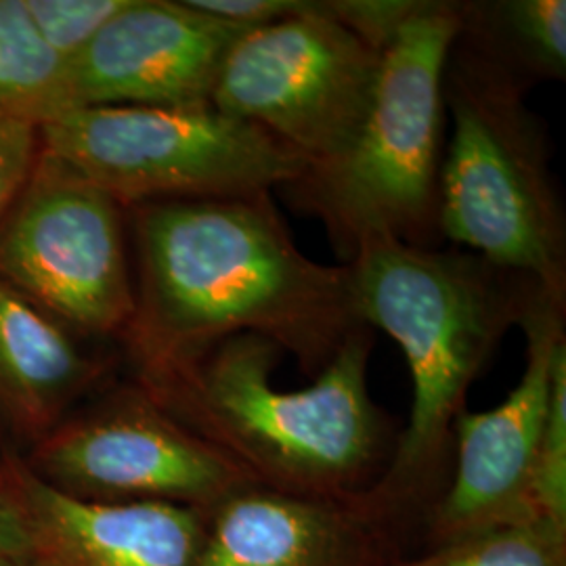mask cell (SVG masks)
I'll return each instance as SVG.
<instances>
[{"label":"cell","mask_w":566,"mask_h":566,"mask_svg":"<svg viewBox=\"0 0 566 566\" xmlns=\"http://www.w3.org/2000/svg\"><path fill=\"white\" fill-rule=\"evenodd\" d=\"M191 4L208 15L252 30L304 13L311 0H191Z\"/></svg>","instance_id":"7402d4cb"},{"label":"cell","mask_w":566,"mask_h":566,"mask_svg":"<svg viewBox=\"0 0 566 566\" xmlns=\"http://www.w3.org/2000/svg\"><path fill=\"white\" fill-rule=\"evenodd\" d=\"M565 306L542 287L531 294L518 319L526 338L525 371L497 407L458 418L451 476L426 516L420 549L542 518L533 479L554 364L566 346Z\"/></svg>","instance_id":"30bf717a"},{"label":"cell","mask_w":566,"mask_h":566,"mask_svg":"<svg viewBox=\"0 0 566 566\" xmlns=\"http://www.w3.org/2000/svg\"><path fill=\"white\" fill-rule=\"evenodd\" d=\"M44 42L61 60H74L128 0H23Z\"/></svg>","instance_id":"d6986e66"},{"label":"cell","mask_w":566,"mask_h":566,"mask_svg":"<svg viewBox=\"0 0 566 566\" xmlns=\"http://www.w3.org/2000/svg\"><path fill=\"white\" fill-rule=\"evenodd\" d=\"M371 327L353 332L313 385L282 390V348L256 334L208 346L137 382L252 481L292 497L355 502L376 485L399 432L367 390Z\"/></svg>","instance_id":"3957f363"},{"label":"cell","mask_w":566,"mask_h":566,"mask_svg":"<svg viewBox=\"0 0 566 566\" xmlns=\"http://www.w3.org/2000/svg\"><path fill=\"white\" fill-rule=\"evenodd\" d=\"M395 566H566V526L546 518L426 547Z\"/></svg>","instance_id":"e0dca14e"},{"label":"cell","mask_w":566,"mask_h":566,"mask_svg":"<svg viewBox=\"0 0 566 566\" xmlns=\"http://www.w3.org/2000/svg\"><path fill=\"white\" fill-rule=\"evenodd\" d=\"M248 30L191 0H128L70 61L72 105H208L229 49Z\"/></svg>","instance_id":"8fae6325"},{"label":"cell","mask_w":566,"mask_h":566,"mask_svg":"<svg viewBox=\"0 0 566 566\" xmlns=\"http://www.w3.org/2000/svg\"><path fill=\"white\" fill-rule=\"evenodd\" d=\"M97 346L0 280V449L25 455L112 382L120 355Z\"/></svg>","instance_id":"5bb4252c"},{"label":"cell","mask_w":566,"mask_h":566,"mask_svg":"<svg viewBox=\"0 0 566 566\" xmlns=\"http://www.w3.org/2000/svg\"><path fill=\"white\" fill-rule=\"evenodd\" d=\"M346 264L361 322L399 344L413 380L407 428L382 479L359 502L413 549L449 483L468 388L539 285L472 252L386 235L361 240Z\"/></svg>","instance_id":"7a4b0ae2"},{"label":"cell","mask_w":566,"mask_h":566,"mask_svg":"<svg viewBox=\"0 0 566 566\" xmlns=\"http://www.w3.org/2000/svg\"><path fill=\"white\" fill-rule=\"evenodd\" d=\"M458 44L531 86L565 81V0L464 2Z\"/></svg>","instance_id":"9a60e30c"},{"label":"cell","mask_w":566,"mask_h":566,"mask_svg":"<svg viewBox=\"0 0 566 566\" xmlns=\"http://www.w3.org/2000/svg\"><path fill=\"white\" fill-rule=\"evenodd\" d=\"M0 566H53L46 563L41 556L36 554H28V556H20V558H0Z\"/></svg>","instance_id":"cb8c5ba5"},{"label":"cell","mask_w":566,"mask_h":566,"mask_svg":"<svg viewBox=\"0 0 566 566\" xmlns=\"http://www.w3.org/2000/svg\"><path fill=\"white\" fill-rule=\"evenodd\" d=\"M403 535L355 502L292 497L252 485L206 514L198 566H395Z\"/></svg>","instance_id":"7c38bea8"},{"label":"cell","mask_w":566,"mask_h":566,"mask_svg":"<svg viewBox=\"0 0 566 566\" xmlns=\"http://www.w3.org/2000/svg\"><path fill=\"white\" fill-rule=\"evenodd\" d=\"M32 554V537L20 500L0 468V558Z\"/></svg>","instance_id":"603a6c76"},{"label":"cell","mask_w":566,"mask_h":566,"mask_svg":"<svg viewBox=\"0 0 566 566\" xmlns=\"http://www.w3.org/2000/svg\"><path fill=\"white\" fill-rule=\"evenodd\" d=\"M42 483L95 504H175L208 514L256 485L142 385L107 382L20 455Z\"/></svg>","instance_id":"ba28073f"},{"label":"cell","mask_w":566,"mask_h":566,"mask_svg":"<svg viewBox=\"0 0 566 566\" xmlns=\"http://www.w3.org/2000/svg\"><path fill=\"white\" fill-rule=\"evenodd\" d=\"M418 4L420 0H325L332 20L340 21L380 51Z\"/></svg>","instance_id":"ffe728a7"},{"label":"cell","mask_w":566,"mask_h":566,"mask_svg":"<svg viewBox=\"0 0 566 566\" xmlns=\"http://www.w3.org/2000/svg\"><path fill=\"white\" fill-rule=\"evenodd\" d=\"M0 280L82 340L120 348L135 317L126 208L41 147L0 221Z\"/></svg>","instance_id":"52a82bcc"},{"label":"cell","mask_w":566,"mask_h":566,"mask_svg":"<svg viewBox=\"0 0 566 566\" xmlns=\"http://www.w3.org/2000/svg\"><path fill=\"white\" fill-rule=\"evenodd\" d=\"M39 154V126L0 114V221L18 198Z\"/></svg>","instance_id":"44dd1931"},{"label":"cell","mask_w":566,"mask_h":566,"mask_svg":"<svg viewBox=\"0 0 566 566\" xmlns=\"http://www.w3.org/2000/svg\"><path fill=\"white\" fill-rule=\"evenodd\" d=\"M382 51L332 20L325 0L233 42L210 105L264 130L304 168L338 158L361 128Z\"/></svg>","instance_id":"9c48e42d"},{"label":"cell","mask_w":566,"mask_h":566,"mask_svg":"<svg viewBox=\"0 0 566 566\" xmlns=\"http://www.w3.org/2000/svg\"><path fill=\"white\" fill-rule=\"evenodd\" d=\"M0 468L20 500L32 554L53 566H198L206 514L175 504H95L34 476L18 453Z\"/></svg>","instance_id":"4fadbf2b"},{"label":"cell","mask_w":566,"mask_h":566,"mask_svg":"<svg viewBox=\"0 0 566 566\" xmlns=\"http://www.w3.org/2000/svg\"><path fill=\"white\" fill-rule=\"evenodd\" d=\"M67 65L44 42L23 0H0V114L41 128L74 109Z\"/></svg>","instance_id":"2e32d148"},{"label":"cell","mask_w":566,"mask_h":566,"mask_svg":"<svg viewBox=\"0 0 566 566\" xmlns=\"http://www.w3.org/2000/svg\"><path fill=\"white\" fill-rule=\"evenodd\" d=\"M533 500L542 518L566 526V346L560 348L552 374Z\"/></svg>","instance_id":"ac0fdd59"},{"label":"cell","mask_w":566,"mask_h":566,"mask_svg":"<svg viewBox=\"0 0 566 566\" xmlns=\"http://www.w3.org/2000/svg\"><path fill=\"white\" fill-rule=\"evenodd\" d=\"M135 317L122 340L145 382L212 344L256 334L317 378L369 327L348 264L304 256L271 193L126 208Z\"/></svg>","instance_id":"6da1fadb"},{"label":"cell","mask_w":566,"mask_h":566,"mask_svg":"<svg viewBox=\"0 0 566 566\" xmlns=\"http://www.w3.org/2000/svg\"><path fill=\"white\" fill-rule=\"evenodd\" d=\"M526 86L453 42L443 76L451 139L439 182V231L486 263L566 303V221L546 126Z\"/></svg>","instance_id":"5b68a950"},{"label":"cell","mask_w":566,"mask_h":566,"mask_svg":"<svg viewBox=\"0 0 566 566\" xmlns=\"http://www.w3.org/2000/svg\"><path fill=\"white\" fill-rule=\"evenodd\" d=\"M464 2H428L401 23L380 60L364 124L343 154L282 187L287 202L325 224L348 263L365 238L437 248L443 166V76Z\"/></svg>","instance_id":"277c9868"},{"label":"cell","mask_w":566,"mask_h":566,"mask_svg":"<svg viewBox=\"0 0 566 566\" xmlns=\"http://www.w3.org/2000/svg\"><path fill=\"white\" fill-rule=\"evenodd\" d=\"M42 151L124 208L273 193L304 170L264 130L217 107H76L46 122Z\"/></svg>","instance_id":"8992f818"}]
</instances>
